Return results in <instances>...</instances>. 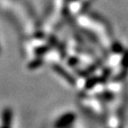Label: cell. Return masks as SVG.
Returning a JSON list of instances; mask_svg holds the SVG:
<instances>
[{
	"label": "cell",
	"mask_w": 128,
	"mask_h": 128,
	"mask_svg": "<svg viewBox=\"0 0 128 128\" xmlns=\"http://www.w3.org/2000/svg\"><path fill=\"white\" fill-rule=\"evenodd\" d=\"M75 119H76V116L74 115V113H68L59 118V120L56 123V126L65 127V126H70L75 121Z\"/></svg>",
	"instance_id": "6da1fadb"
},
{
	"label": "cell",
	"mask_w": 128,
	"mask_h": 128,
	"mask_svg": "<svg viewBox=\"0 0 128 128\" xmlns=\"http://www.w3.org/2000/svg\"><path fill=\"white\" fill-rule=\"evenodd\" d=\"M12 112L10 108H6L3 112V126H10L12 122Z\"/></svg>",
	"instance_id": "7a4b0ae2"
},
{
	"label": "cell",
	"mask_w": 128,
	"mask_h": 128,
	"mask_svg": "<svg viewBox=\"0 0 128 128\" xmlns=\"http://www.w3.org/2000/svg\"><path fill=\"white\" fill-rule=\"evenodd\" d=\"M54 70H55L56 72H58L59 74L60 75V76H64V78L68 81V83H70V84H75V80L74 78H72L71 76H70L68 73H67L66 70H63V68H62V67H60L59 65H57V66L54 67Z\"/></svg>",
	"instance_id": "3957f363"
}]
</instances>
